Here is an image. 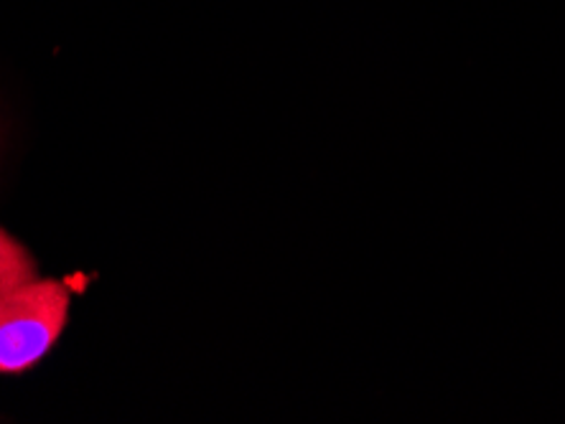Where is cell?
I'll list each match as a JSON object with an SVG mask.
<instances>
[{
  "label": "cell",
  "instance_id": "obj_1",
  "mask_svg": "<svg viewBox=\"0 0 565 424\" xmlns=\"http://www.w3.org/2000/svg\"><path fill=\"white\" fill-rule=\"evenodd\" d=\"M70 318L62 282L33 278L0 301V373H23L52 351Z\"/></svg>",
  "mask_w": 565,
  "mask_h": 424
},
{
  "label": "cell",
  "instance_id": "obj_2",
  "mask_svg": "<svg viewBox=\"0 0 565 424\" xmlns=\"http://www.w3.org/2000/svg\"><path fill=\"white\" fill-rule=\"evenodd\" d=\"M33 278H36V264L31 254L8 231L0 229V301Z\"/></svg>",
  "mask_w": 565,
  "mask_h": 424
}]
</instances>
